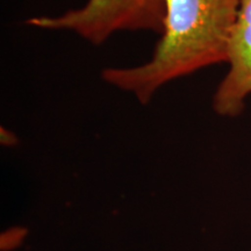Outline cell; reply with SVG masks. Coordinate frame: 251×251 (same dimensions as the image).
<instances>
[{"label": "cell", "instance_id": "6da1fadb", "mask_svg": "<svg viewBox=\"0 0 251 251\" xmlns=\"http://www.w3.org/2000/svg\"><path fill=\"white\" fill-rule=\"evenodd\" d=\"M238 0H165L161 39L151 57L129 68H106V83L142 103L169 81L226 63Z\"/></svg>", "mask_w": 251, "mask_h": 251}, {"label": "cell", "instance_id": "3957f363", "mask_svg": "<svg viewBox=\"0 0 251 251\" xmlns=\"http://www.w3.org/2000/svg\"><path fill=\"white\" fill-rule=\"evenodd\" d=\"M226 63L228 71L213 97V108L222 117H237L251 94V0H238Z\"/></svg>", "mask_w": 251, "mask_h": 251}, {"label": "cell", "instance_id": "7a4b0ae2", "mask_svg": "<svg viewBox=\"0 0 251 251\" xmlns=\"http://www.w3.org/2000/svg\"><path fill=\"white\" fill-rule=\"evenodd\" d=\"M165 0H86L83 6L55 17H34L31 27L68 30L94 46L102 45L118 31L149 30L161 34Z\"/></svg>", "mask_w": 251, "mask_h": 251}]
</instances>
